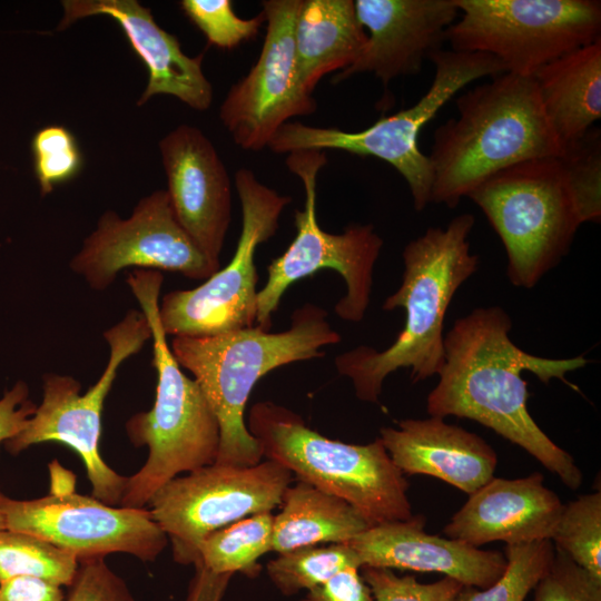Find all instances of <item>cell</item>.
<instances>
[{
    "instance_id": "obj_1",
    "label": "cell",
    "mask_w": 601,
    "mask_h": 601,
    "mask_svg": "<svg viewBox=\"0 0 601 601\" xmlns=\"http://www.w3.org/2000/svg\"><path fill=\"white\" fill-rule=\"evenodd\" d=\"M512 321L500 306L477 307L457 318L444 335V363L439 382L428 393L430 416L473 420L519 445L571 490L582 484L572 455L556 445L528 410L531 372L542 383L566 381L565 374L589 362L584 355L546 358L530 354L510 337Z\"/></svg>"
},
{
    "instance_id": "obj_2",
    "label": "cell",
    "mask_w": 601,
    "mask_h": 601,
    "mask_svg": "<svg viewBox=\"0 0 601 601\" xmlns=\"http://www.w3.org/2000/svg\"><path fill=\"white\" fill-rule=\"evenodd\" d=\"M475 218L465 213L446 227H428L406 244L400 287L382 305L402 308L405 323L395 341L377 351L359 345L335 357L341 375L348 377L355 395L377 403L385 378L408 368L418 383L437 375L444 363V321L457 289L477 270L479 256L471 253L469 236Z\"/></svg>"
},
{
    "instance_id": "obj_3",
    "label": "cell",
    "mask_w": 601,
    "mask_h": 601,
    "mask_svg": "<svg viewBox=\"0 0 601 601\" xmlns=\"http://www.w3.org/2000/svg\"><path fill=\"white\" fill-rule=\"evenodd\" d=\"M455 102L457 118L436 128L427 156L431 203L455 208L494 174L562 150L532 76L503 72Z\"/></svg>"
},
{
    "instance_id": "obj_4",
    "label": "cell",
    "mask_w": 601,
    "mask_h": 601,
    "mask_svg": "<svg viewBox=\"0 0 601 601\" xmlns=\"http://www.w3.org/2000/svg\"><path fill=\"white\" fill-rule=\"evenodd\" d=\"M327 312L307 303L294 311L289 328L269 333L253 326L207 337H173L170 349L191 372L219 425L215 463L252 466L262 462L259 442L249 433L245 407L256 383L277 367L322 357L341 342Z\"/></svg>"
},
{
    "instance_id": "obj_5",
    "label": "cell",
    "mask_w": 601,
    "mask_h": 601,
    "mask_svg": "<svg viewBox=\"0 0 601 601\" xmlns=\"http://www.w3.org/2000/svg\"><path fill=\"white\" fill-rule=\"evenodd\" d=\"M164 276L135 269L126 283L151 328L152 366L157 372L151 410L132 415L126 432L136 446H147L145 464L131 476L120 505L146 508L152 495L180 473L214 464L219 449V425L199 384L180 368L159 319Z\"/></svg>"
},
{
    "instance_id": "obj_6",
    "label": "cell",
    "mask_w": 601,
    "mask_h": 601,
    "mask_svg": "<svg viewBox=\"0 0 601 601\" xmlns=\"http://www.w3.org/2000/svg\"><path fill=\"white\" fill-rule=\"evenodd\" d=\"M246 425L263 457L284 466L296 480L344 500L371 526L413 516L408 482L380 439L367 444L332 440L269 401L252 406Z\"/></svg>"
},
{
    "instance_id": "obj_7",
    "label": "cell",
    "mask_w": 601,
    "mask_h": 601,
    "mask_svg": "<svg viewBox=\"0 0 601 601\" xmlns=\"http://www.w3.org/2000/svg\"><path fill=\"white\" fill-rule=\"evenodd\" d=\"M467 198L486 216L506 253V276L533 288L569 254L582 211L556 157L508 167Z\"/></svg>"
},
{
    "instance_id": "obj_8",
    "label": "cell",
    "mask_w": 601,
    "mask_h": 601,
    "mask_svg": "<svg viewBox=\"0 0 601 601\" xmlns=\"http://www.w3.org/2000/svg\"><path fill=\"white\" fill-rule=\"evenodd\" d=\"M427 58L434 65V77L428 90L412 107L382 117L358 131L288 121L277 130L268 148L276 154L333 149L382 159L402 175L415 210L422 211L431 203L433 173L428 157L418 146L421 130L467 83L505 72L496 58L483 52L440 49Z\"/></svg>"
},
{
    "instance_id": "obj_9",
    "label": "cell",
    "mask_w": 601,
    "mask_h": 601,
    "mask_svg": "<svg viewBox=\"0 0 601 601\" xmlns=\"http://www.w3.org/2000/svg\"><path fill=\"white\" fill-rule=\"evenodd\" d=\"M327 158L322 150L289 152L286 166L298 176L305 189L303 210L295 211L296 236L287 249L267 267L268 279L257 293L256 326L266 331L286 289L297 280L323 268L338 273L346 285L345 295L335 304L337 316L358 323L371 300L375 263L383 239L371 224H352L341 234L324 231L316 218V180Z\"/></svg>"
},
{
    "instance_id": "obj_10",
    "label": "cell",
    "mask_w": 601,
    "mask_h": 601,
    "mask_svg": "<svg viewBox=\"0 0 601 601\" xmlns=\"http://www.w3.org/2000/svg\"><path fill=\"white\" fill-rule=\"evenodd\" d=\"M451 50L483 52L505 72L533 76L544 65L601 38L598 0H455Z\"/></svg>"
},
{
    "instance_id": "obj_11",
    "label": "cell",
    "mask_w": 601,
    "mask_h": 601,
    "mask_svg": "<svg viewBox=\"0 0 601 601\" xmlns=\"http://www.w3.org/2000/svg\"><path fill=\"white\" fill-rule=\"evenodd\" d=\"M102 337L109 346V358L97 382L81 395V385L72 376L45 374L41 404L24 427L4 445L14 455L45 442L68 445L83 462L92 496L108 505L119 506L127 477L107 465L99 453L104 403L118 368L151 339V328L141 311L129 309L102 333Z\"/></svg>"
},
{
    "instance_id": "obj_12",
    "label": "cell",
    "mask_w": 601,
    "mask_h": 601,
    "mask_svg": "<svg viewBox=\"0 0 601 601\" xmlns=\"http://www.w3.org/2000/svg\"><path fill=\"white\" fill-rule=\"evenodd\" d=\"M242 205V231L231 260L191 289L167 293L159 302L166 336L207 337L255 326L257 247L273 237L290 197L258 180L247 168L234 176Z\"/></svg>"
},
{
    "instance_id": "obj_13",
    "label": "cell",
    "mask_w": 601,
    "mask_h": 601,
    "mask_svg": "<svg viewBox=\"0 0 601 601\" xmlns=\"http://www.w3.org/2000/svg\"><path fill=\"white\" fill-rule=\"evenodd\" d=\"M293 474L265 460L252 466L214 463L162 485L150 499L151 518L171 543L174 560L198 563V549L213 532L279 506Z\"/></svg>"
},
{
    "instance_id": "obj_14",
    "label": "cell",
    "mask_w": 601,
    "mask_h": 601,
    "mask_svg": "<svg viewBox=\"0 0 601 601\" xmlns=\"http://www.w3.org/2000/svg\"><path fill=\"white\" fill-rule=\"evenodd\" d=\"M128 267L198 280L219 270L180 226L164 189L142 197L127 218L111 209L104 211L69 262L71 272L96 292L109 288Z\"/></svg>"
},
{
    "instance_id": "obj_15",
    "label": "cell",
    "mask_w": 601,
    "mask_h": 601,
    "mask_svg": "<svg viewBox=\"0 0 601 601\" xmlns=\"http://www.w3.org/2000/svg\"><path fill=\"white\" fill-rule=\"evenodd\" d=\"M4 529L42 538L78 561L127 553L155 561L168 538L147 508L111 506L73 492L16 500L0 490Z\"/></svg>"
},
{
    "instance_id": "obj_16",
    "label": "cell",
    "mask_w": 601,
    "mask_h": 601,
    "mask_svg": "<svg viewBox=\"0 0 601 601\" xmlns=\"http://www.w3.org/2000/svg\"><path fill=\"white\" fill-rule=\"evenodd\" d=\"M302 0H265L266 35L256 63L234 83L219 108V119L243 150L268 147L289 119L316 111L313 95L296 76L294 30Z\"/></svg>"
},
{
    "instance_id": "obj_17",
    "label": "cell",
    "mask_w": 601,
    "mask_h": 601,
    "mask_svg": "<svg viewBox=\"0 0 601 601\" xmlns=\"http://www.w3.org/2000/svg\"><path fill=\"white\" fill-rule=\"evenodd\" d=\"M174 214L217 268L231 220V181L211 140L197 127L180 125L159 141Z\"/></svg>"
},
{
    "instance_id": "obj_18",
    "label": "cell",
    "mask_w": 601,
    "mask_h": 601,
    "mask_svg": "<svg viewBox=\"0 0 601 601\" xmlns=\"http://www.w3.org/2000/svg\"><path fill=\"white\" fill-rule=\"evenodd\" d=\"M356 16L367 29L359 57L334 76L333 83L371 72L384 86L417 75L424 58L442 49L446 30L460 16L455 0H355Z\"/></svg>"
},
{
    "instance_id": "obj_19",
    "label": "cell",
    "mask_w": 601,
    "mask_h": 601,
    "mask_svg": "<svg viewBox=\"0 0 601 601\" xmlns=\"http://www.w3.org/2000/svg\"><path fill=\"white\" fill-rule=\"evenodd\" d=\"M61 6L58 31L93 16H108L120 26L148 69L147 86L138 106L157 95L173 96L197 111L211 106L214 90L203 70L204 53L187 56L178 39L159 27L149 8L137 0H63Z\"/></svg>"
},
{
    "instance_id": "obj_20",
    "label": "cell",
    "mask_w": 601,
    "mask_h": 601,
    "mask_svg": "<svg viewBox=\"0 0 601 601\" xmlns=\"http://www.w3.org/2000/svg\"><path fill=\"white\" fill-rule=\"evenodd\" d=\"M469 495L443 533L475 548L495 541L551 540L564 505L538 472L518 479L492 477Z\"/></svg>"
},
{
    "instance_id": "obj_21",
    "label": "cell",
    "mask_w": 601,
    "mask_h": 601,
    "mask_svg": "<svg viewBox=\"0 0 601 601\" xmlns=\"http://www.w3.org/2000/svg\"><path fill=\"white\" fill-rule=\"evenodd\" d=\"M424 524V516L413 515L406 521L370 526L347 544L361 568L437 572L477 589L487 588L503 573V553L430 534Z\"/></svg>"
},
{
    "instance_id": "obj_22",
    "label": "cell",
    "mask_w": 601,
    "mask_h": 601,
    "mask_svg": "<svg viewBox=\"0 0 601 601\" xmlns=\"http://www.w3.org/2000/svg\"><path fill=\"white\" fill-rule=\"evenodd\" d=\"M378 439L403 474L434 476L467 494L494 477V449L442 417L402 420L382 427Z\"/></svg>"
},
{
    "instance_id": "obj_23",
    "label": "cell",
    "mask_w": 601,
    "mask_h": 601,
    "mask_svg": "<svg viewBox=\"0 0 601 601\" xmlns=\"http://www.w3.org/2000/svg\"><path fill=\"white\" fill-rule=\"evenodd\" d=\"M366 41L354 0H302L294 30L300 87L312 93L325 75L356 61Z\"/></svg>"
},
{
    "instance_id": "obj_24",
    "label": "cell",
    "mask_w": 601,
    "mask_h": 601,
    "mask_svg": "<svg viewBox=\"0 0 601 601\" xmlns=\"http://www.w3.org/2000/svg\"><path fill=\"white\" fill-rule=\"evenodd\" d=\"M532 77L562 147L601 118V38L544 65Z\"/></svg>"
},
{
    "instance_id": "obj_25",
    "label": "cell",
    "mask_w": 601,
    "mask_h": 601,
    "mask_svg": "<svg viewBox=\"0 0 601 601\" xmlns=\"http://www.w3.org/2000/svg\"><path fill=\"white\" fill-rule=\"evenodd\" d=\"M273 520L272 550L284 553L319 544H344L371 525L344 500L297 480L284 492Z\"/></svg>"
},
{
    "instance_id": "obj_26",
    "label": "cell",
    "mask_w": 601,
    "mask_h": 601,
    "mask_svg": "<svg viewBox=\"0 0 601 601\" xmlns=\"http://www.w3.org/2000/svg\"><path fill=\"white\" fill-rule=\"evenodd\" d=\"M272 512L255 514L210 533L199 545L198 563L215 573L256 577L258 560L273 551Z\"/></svg>"
},
{
    "instance_id": "obj_27",
    "label": "cell",
    "mask_w": 601,
    "mask_h": 601,
    "mask_svg": "<svg viewBox=\"0 0 601 601\" xmlns=\"http://www.w3.org/2000/svg\"><path fill=\"white\" fill-rule=\"evenodd\" d=\"M79 561L70 552L33 534L0 530V582L13 578H33L69 587Z\"/></svg>"
},
{
    "instance_id": "obj_28",
    "label": "cell",
    "mask_w": 601,
    "mask_h": 601,
    "mask_svg": "<svg viewBox=\"0 0 601 601\" xmlns=\"http://www.w3.org/2000/svg\"><path fill=\"white\" fill-rule=\"evenodd\" d=\"M347 568H359L356 553L347 544L297 548L269 561L267 574L284 595L311 590Z\"/></svg>"
},
{
    "instance_id": "obj_29",
    "label": "cell",
    "mask_w": 601,
    "mask_h": 601,
    "mask_svg": "<svg viewBox=\"0 0 601 601\" xmlns=\"http://www.w3.org/2000/svg\"><path fill=\"white\" fill-rule=\"evenodd\" d=\"M501 577L484 589L464 587L454 601H524L549 570L555 553L551 540L506 544Z\"/></svg>"
},
{
    "instance_id": "obj_30",
    "label": "cell",
    "mask_w": 601,
    "mask_h": 601,
    "mask_svg": "<svg viewBox=\"0 0 601 601\" xmlns=\"http://www.w3.org/2000/svg\"><path fill=\"white\" fill-rule=\"evenodd\" d=\"M551 541L601 581V492L582 494L564 504Z\"/></svg>"
},
{
    "instance_id": "obj_31",
    "label": "cell",
    "mask_w": 601,
    "mask_h": 601,
    "mask_svg": "<svg viewBox=\"0 0 601 601\" xmlns=\"http://www.w3.org/2000/svg\"><path fill=\"white\" fill-rule=\"evenodd\" d=\"M584 223L601 218V130L592 127L580 139L562 147L556 156Z\"/></svg>"
},
{
    "instance_id": "obj_32",
    "label": "cell",
    "mask_w": 601,
    "mask_h": 601,
    "mask_svg": "<svg viewBox=\"0 0 601 601\" xmlns=\"http://www.w3.org/2000/svg\"><path fill=\"white\" fill-rule=\"evenodd\" d=\"M31 151L41 196L49 195L57 185L75 178L83 165L76 137L60 125L39 129L32 137Z\"/></svg>"
},
{
    "instance_id": "obj_33",
    "label": "cell",
    "mask_w": 601,
    "mask_h": 601,
    "mask_svg": "<svg viewBox=\"0 0 601 601\" xmlns=\"http://www.w3.org/2000/svg\"><path fill=\"white\" fill-rule=\"evenodd\" d=\"M180 8L208 43L226 50L253 39L265 22L262 12L250 19L238 17L230 0H183Z\"/></svg>"
},
{
    "instance_id": "obj_34",
    "label": "cell",
    "mask_w": 601,
    "mask_h": 601,
    "mask_svg": "<svg viewBox=\"0 0 601 601\" xmlns=\"http://www.w3.org/2000/svg\"><path fill=\"white\" fill-rule=\"evenodd\" d=\"M361 575L370 587L374 601H454L463 584L444 577L421 583L412 575H397L391 569L362 566Z\"/></svg>"
},
{
    "instance_id": "obj_35",
    "label": "cell",
    "mask_w": 601,
    "mask_h": 601,
    "mask_svg": "<svg viewBox=\"0 0 601 601\" xmlns=\"http://www.w3.org/2000/svg\"><path fill=\"white\" fill-rule=\"evenodd\" d=\"M533 591L532 601H601V581L558 549Z\"/></svg>"
},
{
    "instance_id": "obj_36",
    "label": "cell",
    "mask_w": 601,
    "mask_h": 601,
    "mask_svg": "<svg viewBox=\"0 0 601 601\" xmlns=\"http://www.w3.org/2000/svg\"><path fill=\"white\" fill-rule=\"evenodd\" d=\"M65 601H135L126 582L104 558L79 561Z\"/></svg>"
},
{
    "instance_id": "obj_37",
    "label": "cell",
    "mask_w": 601,
    "mask_h": 601,
    "mask_svg": "<svg viewBox=\"0 0 601 601\" xmlns=\"http://www.w3.org/2000/svg\"><path fill=\"white\" fill-rule=\"evenodd\" d=\"M359 568H347L307 591L302 601H374Z\"/></svg>"
},
{
    "instance_id": "obj_38",
    "label": "cell",
    "mask_w": 601,
    "mask_h": 601,
    "mask_svg": "<svg viewBox=\"0 0 601 601\" xmlns=\"http://www.w3.org/2000/svg\"><path fill=\"white\" fill-rule=\"evenodd\" d=\"M37 405L29 400V387L17 381L0 398V444L16 436L33 415Z\"/></svg>"
},
{
    "instance_id": "obj_39",
    "label": "cell",
    "mask_w": 601,
    "mask_h": 601,
    "mask_svg": "<svg viewBox=\"0 0 601 601\" xmlns=\"http://www.w3.org/2000/svg\"><path fill=\"white\" fill-rule=\"evenodd\" d=\"M0 601H65L60 587L33 578L0 582Z\"/></svg>"
},
{
    "instance_id": "obj_40",
    "label": "cell",
    "mask_w": 601,
    "mask_h": 601,
    "mask_svg": "<svg viewBox=\"0 0 601 601\" xmlns=\"http://www.w3.org/2000/svg\"><path fill=\"white\" fill-rule=\"evenodd\" d=\"M186 601H221L231 573H215L203 565H195Z\"/></svg>"
},
{
    "instance_id": "obj_41",
    "label": "cell",
    "mask_w": 601,
    "mask_h": 601,
    "mask_svg": "<svg viewBox=\"0 0 601 601\" xmlns=\"http://www.w3.org/2000/svg\"><path fill=\"white\" fill-rule=\"evenodd\" d=\"M1 529H4V522H3V516H2V514L0 512V530Z\"/></svg>"
}]
</instances>
